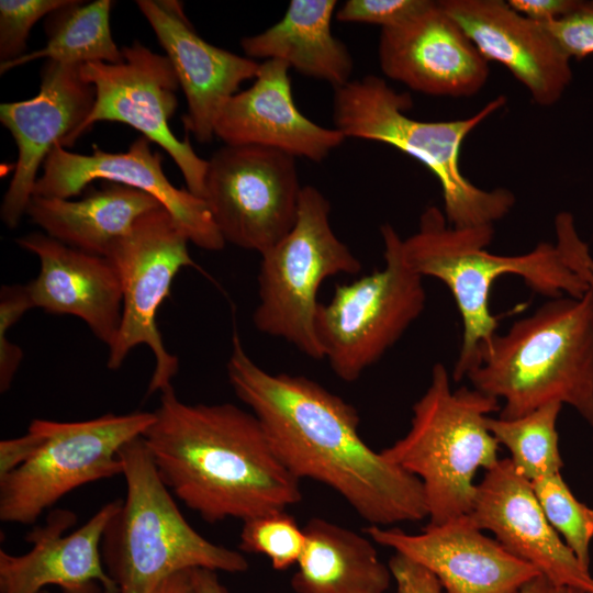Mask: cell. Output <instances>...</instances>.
<instances>
[{"instance_id":"obj_12","label":"cell","mask_w":593,"mask_h":593,"mask_svg":"<svg viewBox=\"0 0 593 593\" xmlns=\"http://www.w3.org/2000/svg\"><path fill=\"white\" fill-rule=\"evenodd\" d=\"M302 188L294 157L224 145L208 160L203 200L225 243L261 255L294 226Z\"/></svg>"},{"instance_id":"obj_41","label":"cell","mask_w":593,"mask_h":593,"mask_svg":"<svg viewBox=\"0 0 593 593\" xmlns=\"http://www.w3.org/2000/svg\"><path fill=\"white\" fill-rule=\"evenodd\" d=\"M590 593H593V589H592V591Z\"/></svg>"},{"instance_id":"obj_31","label":"cell","mask_w":593,"mask_h":593,"mask_svg":"<svg viewBox=\"0 0 593 593\" xmlns=\"http://www.w3.org/2000/svg\"><path fill=\"white\" fill-rule=\"evenodd\" d=\"M69 2L70 0H1V63L12 61L25 55L26 41L34 24Z\"/></svg>"},{"instance_id":"obj_40","label":"cell","mask_w":593,"mask_h":593,"mask_svg":"<svg viewBox=\"0 0 593 593\" xmlns=\"http://www.w3.org/2000/svg\"><path fill=\"white\" fill-rule=\"evenodd\" d=\"M592 289H593V281H592Z\"/></svg>"},{"instance_id":"obj_4","label":"cell","mask_w":593,"mask_h":593,"mask_svg":"<svg viewBox=\"0 0 593 593\" xmlns=\"http://www.w3.org/2000/svg\"><path fill=\"white\" fill-rule=\"evenodd\" d=\"M503 401L501 418L514 419L552 402L572 406L593 427V289L555 298L497 333L466 377Z\"/></svg>"},{"instance_id":"obj_13","label":"cell","mask_w":593,"mask_h":593,"mask_svg":"<svg viewBox=\"0 0 593 593\" xmlns=\"http://www.w3.org/2000/svg\"><path fill=\"white\" fill-rule=\"evenodd\" d=\"M122 53L123 60L116 64L81 65V76L94 87L96 100L67 147L97 122L127 124L160 146L181 171L187 189L203 199L208 160L194 152L188 137L179 139L169 124L178 105L176 92L180 87L170 60L138 41L122 47Z\"/></svg>"},{"instance_id":"obj_23","label":"cell","mask_w":593,"mask_h":593,"mask_svg":"<svg viewBox=\"0 0 593 593\" xmlns=\"http://www.w3.org/2000/svg\"><path fill=\"white\" fill-rule=\"evenodd\" d=\"M16 243L40 260L37 277L26 284L34 307L79 317L110 348L123 306L122 283L113 262L43 233H30Z\"/></svg>"},{"instance_id":"obj_34","label":"cell","mask_w":593,"mask_h":593,"mask_svg":"<svg viewBox=\"0 0 593 593\" xmlns=\"http://www.w3.org/2000/svg\"><path fill=\"white\" fill-rule=\"evenodd\" d=\"M396 593H441L443 586L436 575L416 561L395 553L389 561Z\"/></svg>"},{"instance_id":"obj_37","label":"cell","mask_w":593,"mask_h":593,"mask_svg":"<svg viewBox=\"0 0 593 593\" xmlns=\"http://www.w3.org/2000/svg\"><path fill=\"white\" fill-rule=\"evenodd\" d=\"M153 593H195L192 569L179 571L166 578Z\"/></svg>"},{"instance_id":"obj_29","label":"cell","mask_w":593,"mask_h":593,"mask_svg":"<svg viewBox=\"0 0 593 593\" xmlns=\"http://www.w3.org/2000/svg\"><path fill=\"white\" fill-rule=\"evenodd\" d=\"M530 483L550 525L562 537L580 564L590 571L593 508L574 496L561 472Z\"/></svg>"},{"instance_id":"obj_7","label":"cell","mask_w":593,"mask_h":593,"mask_svg":"<svg viewBox=\"0 0 593 593\" xmlns=\"http://www.w3.org/2000/svg\"><path fill=\"white\" fill-rule=\"evenodd\" d=\"M497 399L474 388L452 390L445 366H433L429 384L412 407L409 432L381 454L423 484L430 525L470 513L474 477L499 460L486 418Z\"/></svg>"},{"instance_id":"obj_21","label":"cell","mask_w":593,"mask_h":593,"mask_svg":"<svg viewBox=\"0 0 593 593\" xmlns=\"http://www.w3.org/2000/svg\"><path fill=\"white\" fill-rule=\"evenodd\" d=\"M480 54L500 63L542 107L559 101L570 85V58L541 23L503 0H439Z\"/></svg>"},{"instance_id":"obj_24","label":"cell","mask_w":593,"mask_h":593,"mask_svg":"<svg viewBox=\"0 0 593 593\" xmlns=\"http://www.w3.org/2000/svg\"><path fill=\"white\" fill-rule=\"evenodd\" d=\"M159 206L163 204L147 192L108 182L80 200L32 195L26 214L54 239L108 257L138 217Z\"/></svg>"},{"instance_id":"obj_6","label":"cell","mask_w":593,"mask_h":593,"mask_svg":"<svg viewBox=\"0 0 593 593\" xmlns=\"http://www.w3.org/2000/svg\"><path fill=\"white\" fill-rule=\"evenodd\" d=\"M119 456L126 494L101 540L102 561L119 593H153L183 570L248 569L240 552L209 541L186 521L142 436L125 444Z\"/></svg>"},{"instance_id":"obj_18","label":"cell","mask_w":593,"mask_h":593,"mask_svg":"<svg viewBox=\"0 0 593 593\" xmlns=\"http://www.w3.org/2000/svg\"><path fill=\"white\" fill-rule=\"evenodd\" d=\"M365 533L373 542L428 569L446 593H517L540 574L495 538L485 536L468 514L439 525L428 524L421 534L376 525Z\"/></svg>"},{"instance_id":"obj_30","label":"cell","mask_w":593,"mask_h":593,"mask_svg":"<svg viewBox=\"0 0 593 593\" xmlns=\"http://www.w3.org/2000/svg\"><path fill=\"white\" fill-rule=\"evenodd\" d=\"M239 549L266 556L276 570L298 563L305 535L296 521L286 511L273 512L243 522Z\"/></svg>"},{"instance_id":"obj_14","label":"cell","mask_w":593,"mask_h":593,"mask_svg":"<svg viewBox=\"0 0 593 593\" xmlns=\"http://www.w3.org/2000/svg\"><path fill=\"white\" fill-rule=\"evenodd\" d=\"M150 144L148 138L139 136L126 152L111 153L93 145L89 155L71 153L56 144L42 166L33 195L71 199L98 179L130 186L156 198L190 243L209 251L223 249L226 243L205 201L169 181L163 157Z\"/></svg>"},{"instance_id":"obj_16","label":"cell","mask_w":593,"mask_h":593,"mask_svg":"<svg viewBox=\"0 0 593 593\" xmlns=\"http://www.w3.org/2000/svg\"><path fill=\"white\" fill-rule=\"evenodd\" d=\"M378 55L388 78L429 96H473L490 74L489 61L439 1L395 26L381 29Z\"/></svg>"},{"instance_id":"obj_39","label":"cell","mask_w":593,"mask_h":593,"mask_svg":"<svg viewBox=\"0 0 593 593\" xmlns=\"http://www.w3.org/2000/svg\"><path fill=\"white\" fill-rule=\"evenodd\" d=\"M517 593H580L569 586L560 585L549 578L538 574L525 583Z\"/></svg>"},{"instance_id":"obj_32","label":"cell","mask_w":593,"mask_h":593,"mask_svg":"<svg viewBox=\"0 0 593 593\" xmlns=\"http://www.w3.org/2000/svg\"><path fill=\"white\" fill-rule=\"evenodd\" d=\"M432 0H348L335 13L340 22L395 26L426 9Z\"/></svg>"},{"instance_id":"obj_33","label":"cell","mask_w":593,"mask_h":593,"mask_svg":"<svg viewBox=\"0 0 593 593\" xmlns=\"http://www.w3.org/2000/svg\"><path fill=\"white\" fill-rule=\"evenodd\" d=\"M571 59L593 54V1H581L564 16L541 23Z\"/></svg>"},{"instance_id":"obj_1","label":"cell","mask_w":593,"mask_h":593,"mask_svg":"<svg viewBox=\"0 0 593 593\" xmlns=\"http://www.w3.org/2000/svg\"><path fill=\"white\" fill-rule=\"evenodd\" d=\"M226 371L236 396L299 480L327 485L370 525L427 517L419 479L362 440L351 404L310 378L266 371L247 355L236 328Z\"/></svg>"},{"instance_id":"obj_25","label":"cell","mask_w":593,"mask_h":593,"mask_svg":"<svg viewBox=\"0 0 593 593\" xmlns=\"http://www.w3.org/2000/svg\"><path fill=\"white\" fill-rule=\"evenodd\" d=\"M336 0H292L280 21L264 32L243 37L246 57L284 61L303 76L331 83L350 81L354 60L332 33Z\"/></svg>"},{"instance_id":"obj_3","label":"cell","mask_w":593,"mask_h":593,"mask_svg":"<svg viewBox=\"0 0 593 593\" xmlns=\"http://www.w3.org/2000/svg\"><path fill=\"white\" fill-rule=\"evenodd\" d=\"M556 244L540 243L514 256L496 255L486 248L494 225L457 228L437 206L421 214L417 231L402 239L406 266L424 277L444 282L462 320V343L452 378L460 381L475 367L480 348L496 334L497 316L489 307L493 282L505 275L519 276L536 293L555 299L581 298L591 287L593 258L568 212L557 215Z\"/></svg>"},{"instance_id":"obj_22","label":"cell","mask_w":593,"mask_h":593,"mask_svg":"<svg viewBox=\"0 0 593 593\" xmlns=\"http://www.w3.org/2000/svg\"><path fill=\"white\" fill-rule=\"evenodd\" d=\"M289 69L282 60L262 61L254 83L222 108L214 135L225 145L261 146L315 163L339 147L346 139L342 132L316 124L296 108Z\"/></svg>"},{"instance_id":"obj_8","label":"cell","mask_w":593,"mask_h":593,"mask_svg":"<svg viewBox=\"0 0 593 593\" xmlns=\"http://www.w3.org/2000/svg\"><path fill=\"white\" fill-rule=\"evenodd\" d=\"M331 203L315 187L302 188L292 230L261 254L256 328L279 337L312 359H323L315 334L317 292L332 276L356 275L359 259L334 233Z\"/></svg>"},{"instance_id":"obj_28","label":"cell","mask_w":593,"mask_h":593,"mask_svg":"<svg viewBox=\"0 0 593 593\" xmlns=\"http://www.w3.org/2000/svg\"><path fill=\"white\" fill-rule=\"evenodd\" d=\"M561 407V403L552 402L518 418H486L490 433L506 447L511 461L530 482L561 472L557 432Z\"/></svg>"},{"instance_id":"obj_15","label":"cell","mask_w":593,"mask_h":593,"mask_svg":"<svg viewBox=\"0 0 593 593\" xmlns=\"http://www.w3.org/2000/svg\"><path fill=\"white\" fill-rule=\"evenodd\" d=\"M81 65L46 60L41 69L38 93L27 100L0 104V122L18 146V160L0 215L10 228L26 214L43 166L56 144L67 147L89 116L94 87L80 72Z\"/></svg>"},{"instance_id":"obj_20","label":"cell","mask_w":593,"mask_h":593,"mask_svg":"<svg viewBox=\"0 0 593 593\" xmlns=\"http://www.w3.org/2000/svg\"><path fill=\"white\" fill-rule=\"evenodd\" d=\"M136 5L166 52L184 93V128L200 143L211 142L222 108L242 82L256 78L260 64L204 41L180 1L137 0Z\"/></svg>"},{"instance_id":"obj_19","label":"cell","mask_w":593,"mask_h":593,"mask_svg":"<svg viewBox=\"0 0 593 593\" xmlns=\"http://www.w3.org/2000/svg\"><path fill=\"white\" fill-rule=\"evenodd\" d=\"M121 503L122 499L107 503L67 535L76 514L54 510L44 525L27 533V552L16 556L0 549V593H40L47 585L63 593H119L104 568L101 540Z\"/></svg>"},{"instance_id":"obj_27","label":"cell","mask_w":593,"mask_h":593,"mask_svg":"<svg viewBox=\"0 0 593 593\" xmlns=\"http://www.w3.org/2000/svg\"><path fill=\"white\" fill-rule=\"evenodd\" d=\"M113 3L112 0L88 3L70 0L46 18V45L12 61L1 63L0 74L41 58L69 65L122 61V49L116 46L110 27Z\"/></svg>"},{"instance_id":"obj_36","label":"cell","mask_w":593,"mask_h":593,"mask_svg":"<svg viewBox=\"0 0 593 593\" xmlns=\"http://www.w3.org/2000/svg\"><path fill=\"white\" fill-rule=\"evenodd\" d=\"M512 9L538 23L558 20L574 10L580 0H510Z\"/></svg>"},{"instance_id":"obj_35","label":"cell","mask_w":593,"mask_h":593,"mask_svg":"<svg viewBox=\"0 0 593 593\" xmlns=\"http://www.w3.org/2000/svg\"><path fill=\"white\" fill-rule=\"evenodd\" d=\"M43 435L29 426L27 433L0 441V478L24 465L40 448Z\"/></svg>"},{"instance_id":"obj_38","label":"cell","mask_w":593,"mask_h":593,"mask_svg":"<svg viewBox=\"0 0 593 593\" xmlns=\"http://www.w3.org/2000/svg\"><path fill=\"white\" fill-rule=\"evenodd\" d=\"M195 593H228L220 582L216 571L197 568L192 569Z\"/></svg>"},{"instance_id":"obj_5","label":"cell","mask_w":593,"mask_h":593,"mask_svg":"<svg viewBox=\"0 0 593 593\" xmlns=\"http://www.w3.org/2000/svg\"><path fill=\"white\" fill-rule=\"evenodd\" d=\"M333 121L344 136L380 142L414 157L440 183L444 214L457 228L494 225L514 206L507 189L484 190L460 169V148L466 137L501 109L504 96L489 101L474 115L450 121H419L406 113L409 93L392 89L382 78L367 75L334 89Z\"/></svg>"},{"instance_id":"obj_10","label":"cell","mask_w":593,"mask_h":593,"mask_svg":"<svg viewBox=\"0 0 593 593\" xmlns=\"http://www.w3.org/2000/svg\"><path fill=\"white\" fill-rule=\"evenodd\" d=\"M154 412L108 413L78 422L33 419L44 440L21 467L0 478V519L30 525L72 490L123 475L120 449L143 435Z\"/></svg>"},{"instance_id":"obj_17","label":"cell","mask_w":593,"mask_h":593,"mask_svg":"<svg viewBox=\"0 0 593 593\" xmlns=\"http://www.w3.org/2000/svg\"><path fill=\"white\" fill-rule=\"evenodd\" d=\"M468 515L481 530L491 532L510 553L555 583L580 593L592 591L590 571L550 525L530 481L510 458L485 470Z\"/></svg>"},{"instance_id":"obj_11","label":"cell","mask_w":593,"mask_h":593,"mask_svg":"<svg viewBox=\"0 0 593 593\" xmlns=\"http://www.w3.org/2000/svg\"><path fill=\"white\" fill-rule=\"evenodd\" d=\"M188 243L174 216L159 206L138 217L107 257L119 272L123 293L121 324L107 366L119 369L134 347L146 345L155 358L147 394L172 387L179 369L178 358L166 349L156 316L179 270L195 266Z\"/></svg>"},{"instance_id":"obj_9","label":"cell","mask_w":593,"mask_h":593,"mask_svg":"<svg viewBox=\"0 0 593 593\" xmlns=\"http://www.w3.org/2000/svg\"><path fill=\"white\" fill-rule=\"evenodd\" d=\"M385 265L380 270L337 284L332 299L320 303L315 334L323 359L333 372L353 382L376 363L422 314L423 277L402 257V238L390 224L380 227Z\"/></svg>"},{"instance_id":"obj_2","label":"cell","mask_w":593,"mask_h":593,"mask_svg":"<svg viewBox=\"0 0 593 593\" xmlns=\"http://www.w3.org/2000/svg\"><path fill=\"white\" fill-rule=\"evenodd\" d=\"M154 415L142 438L158 473L204 521L245 522L301 501L300 480L251 412L232 403L187 404L170 387Z\"/></svg>"},{"instance_id":"obj_26","label":"cell","mask_w":593,"mask_h":593,"mask_svg":"<svg viewBox=\"0 0 593 593\" xmlns=\"http://www.w3.org/2000/svg\"><path fill=\"white\" fill-rule=\"evenodd\" d=\"M305 544L291 584L296 593H384L391 571L371 540L323 518L303 528Z\"/></svg>"}]
</instances>
